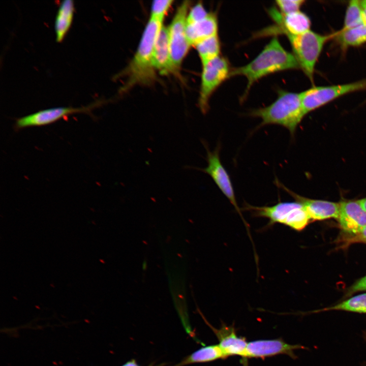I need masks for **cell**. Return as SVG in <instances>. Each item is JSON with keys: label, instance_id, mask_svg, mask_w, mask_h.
<instances>
[{"label": "cell", "instance_id": "30", "mask_svg": "<svg viewBox=\"0 0 366 366\" xmlns=\"http://www.w3.org/2000/svg\"><path fill=\"white\" fill-rule=\"evenodd\" d=\"M121 366H140L138 363L136 362V361L133 359L129 361H128L126 363H125L124 364H123Z\"/></svg>", "mask_w": 366, "mask_h": 366}, {"label": "cell", "instance_id": "15", "mask_svg": "<svg viewBox=\"0 0 366 366\" xmlns=\"http://www.w3.org/2000/svg\"><path fill=\"white\" fill-rule=\"evenodd\" d=\"M153 64L156 70L163 75L175 73L171 56L168 27H161L155 44Z\"/></svg>", "mask_w": 366, "mask_h": 366}, {"label": "cell", "instance_id": "19", "mask_svg": "<svg viewBox=\"0 0 366 366\" xmlns=\"http://www.w3.org/2000/svg\"><path fill=\"white\" fill-rule=\"evenodd\" d=\"M225 358L218 344L211 345L195 351L173 366H185L193 363L208 362Z\"/></svg>", "mask_w": 366, "mask_h": 366}, {"label": "cell", "instance_id": "13", "mask_svg": "<svg viewBox=\"0 0 366 366\" xmlns=\"http://www.w3.org/2000/svg\"><path fill=\"white\" fill-rule=\"evenodd\" d=\"M338 221L345 233H356L366 226V211L359 200L343 201Z\"/></svg>", "mask_w": 366, "mask_h": 366}, {"label": "cell", "instance_id": "33", "mask_svg": "<svg viewBox=\"0 0 366 366\" xmlns=\"http://www.w3.org/2000/svg\"><path fill=\"white\" fill-rule=\"evenodd\" d=\"M148 366H151V365H148Z\"/></svg>", "mask_w": 366, "mask_h": 366}, {"label": "cell", "instance_id": "32", "mask_svg": "<svg viewBox=\"0 0 366 366\" xmlns=\"http://www.w3.org/2000/svg\"><path fill=\"white\" fill-rule=\"evenodd\" d=\"M147 262L146 260H144L142 264V268L143 270H145L147 268Z\"/></svg>", "mask_w": 366, "mask_h": 366}, {"label": "cell", "instance_id": "23", "mask_svg": "<svg viewBox=\"0 0 366 366\" xmlns=\"http://www.w3.org/2000/svg\"><path fill=\"white\" fill-rule=\"evenodd\" d=\"M363 23H364L362 17L360 1H350L347 7L344 26L342 29L354 27Z\"/></svg>", "mask_w": 366, "mask_h": 366}, {"label": "cell", "instance_id": "5", "mask_svg": "<svg viewBox=\"0 0 366 366\" xmlns=\"http://www.w3.org/2000/svg\"><path fill=\"white\" fill-rule=\"evenodd\" d=\"M286 36L300 68L313 81L315 67L323 47L329 39L334 37V34L322 35L309 30L300 35Z\"/></svg>", "mask_w": 366, "mask_h": 366}, {"label": "cell", "instance_id": "27", "mask_svg": "<svg viewBox=\"0 0 366 366\" xmlns=\"http://www.w3.org/2000/svg\"><path fill=\"white\" fill-rule=\"evenodd\" d=\"M363 291H366V276L357 280L348 289L346 296Z\"/></svg>", "mask_w": 366, "mask_h": 366}, {"label": "cell", "instance_id": "10", "mask_svg": "<svg viewBox=\"0 0 366 366\" xmlns=\"http://www.w3.org/2000/svg\"><path fill=\"white\" fill-rule=\"evenodd\" d=\"M102 103L97 101L84 107H58L39 110L16 119L14 128L16 130H19L26 128L46 126L74 113L90 114L92 111Z\"/></svg>", "mask_w": 366, "mask_h": 366}, {"label": "cell", "instance_id": "12", "mask_svg": "<svg viewBox=\"0 0 366 366\" xmlns=\"http://www.w3.org/2000/svg\"><path fill=\"white\" fill-rule=\"evenodd\" d=\"M274 183L278 187L288 193L296 201L302 204L311 220L338 219L340 214V203L302 197L287 188L278 179H275Z\"/></svg>", "mask_w": 366, "mask_h": 366}, {"label": "cell", "instance_id": "29", "mask_svg": "<svg viewBox=\"0 0 366 366\" xmlns=\"http://www.w3.org/2000/svg\"><path fill=\"white\" fill-rule=\"evenodd\" d=\"M362 8V17L364 23H366V0L360 1Z\"/></svg>", "mask_w": 366, "mask_h": 366}, {"label": "cell", "instance_id": "17", "mask_svg": "<svg viewBox=\"0 0 366 366\" xmlns=\"http://www.w3.org/2000/svg\"><path fill=\"white\" fill-rule=\"evenodd\" d=\"M218 23L215 13H209L204 19L198 22L187 24L186 35L190 45H195L200 41L218 35Z\"/></svg>", "mask_w": 366, "mask_h": 366}, {"label": "cell", "instance_id": "11", "mask_svg": "<svg viewBox=\"0 0 366 366\" xmlns=\"http://www.w3.org/2000/svg\"><path fill=\"white\" fill-rule=\"evenodd\" d=\"M305 347L288 344L281 339L258 340L248 342L244 358H263L285 354L294 358L295 351Z\"/></svg>", "mask_w": 366, "mask_h": 366}, {"label": "cell", "instance_id": "3", "mask_svg": "<svg viewBox=\"0 0 366 366\" xmlns=\"http://www.w3.org/2000/svg\"><path fill=\"white\" fill-rule=\"evenodd\" d=\"M163 23L149 18L143 33L138 49L126 73L128 80L123 90L136 84H147L156 77L153 64L155 44Z\"/></svg>", "mask_w": 366, "mask_h": 366}, {"label": "cell", "instance_id": "21", "mask_svg": "<svg viewBox=\"0 0 366 366\" xmlns=\"http://www.w3.org/2000/svg\"><path fill=\"white\" fill-rule=\"evenodd\" d=\"M344 311L360 314H366V293L351 297L336 305L314 311Z\"/></svg>", "mask_w": 366, "mask_h": 366}, {"label": "cell", "instance_id": "18", "mask_svg": "<svg viewBox=\"0 0 366 366\" xmlns=\"http://www.w3.org/2000/svg\"><path fill=\"white\" fill-rule=\"evenodd\" d=\"M74 9V2L72 0H64L60 3L54 23L57 42H61L69 31L73 21Z\"/></svg>", "mask_w": 366, "mask_h": 366}, {"label": "cell", "instance_id": "28", "mask_svg": "<svg viewBox=\"0 0 366 366\" xmlns=\"http://www.w3.org/2000/svg\"><path fill=\"white\" fill-rule=\"evenodd\" d=\"M346 234V239L348 243L362 242L366 243V226L354 234Z\"/></svg>", "mask_w": 366, "mask_h": 366}, {"label": "cell", "instance_id": "20", "mask_svg": "<svg viewBox=\"0 0 366 366\" xmlns=\"http://www.w3.org/2000/svg\"><path fill=\"white\" fill-rule=\"evenodd\" d=\"M334 35V37L342 47L359 46L366 42V23L342 29Z\"/></svg>", "mask_w": 366, "mask_h": 366}, {"label": "cell", "instance_id": "9", "mask_svg": "<svg viewBox=\"0 0 366 366\" xmlns=\"http://www.w3.org/2000/svg\"><path fill=\"white\" fill-rule=\"evenodd\" d=\"M190 3L189 1H185L177 8L168 27L171 59L177 70L181 66L191 46L186 32Z\"/></svg>", "mask_w": 366, "mask_h": 366}, {"label": "cell", "instance_id": "4", "mask_svg": "<svg viewBox=\"0 0 366 366\" xmlns=\"http://www.w3.org/2000/svg\"><path fill=\"white\" fill-rule=\"evenodd\" d=\"M249 211L252 216L269 220L268 225L281 224L300 231L309 224L310 219L300 203L279 202L272 206H256L246 203L241 210Z\"/></svg>", "mask_w": 366, "mask_h": 366}, {"label": "cell", "instance_id": "8", "mask_svg": "<svg viewBox=\"0 0 366 366\" xmlns=\"http://www.w3.org/2000/svg\"><path fill=\"white\" fill-rule=\"evenodd\" d=\"M202 143L207 152V166L203 169L199 168L198 169L207 174L211 177L222 193L232 204L240 215L248 231L249 237L251 239L249 224L243 218L241 209L238 206L236 201L230 177L220 160V145H218L213 151H210L207 143L204 141H202Z\"/></svg>", "mask_w": 366, "mask_h": 366}, {"label": "cell", "instance_id": "7", "mask_svg": "<svg viewBox=\"0 0 366 366\" xmlns=\"http://www.w3.org/2000/svg\"><path fill=\"white\" fill-rule=\"evenodd\" d=\"M366 89V79L350 83L314 86L300 93L305 115L345 94Z\"/></svg>", "mask_w": 366, "mask_h": 366}, {"label": "cell", "instance_id": "22", "mask_svg": "<svg viewBox=\"0 0 366 366\" xmlns=\"http://www.w3.org/2000/svg\"><path fill=\"white\" fill-rule=\"evenodd\" d=\"M202 64L220 55L221 44L218 35L205 39L194 45Z\"/></svg>", "mask_w": 366, "mask_h": 366}, {"label": "cell", "instance_id": "6", "mask_svg": "<svg viewBox=\"0 0 366 366\" xmlns=\"http://www.w3.org/2000/svg\"><path fill=\"white\" fill-rule=\"evenodd\" d=\"M231 70L228 59L221 55L202 64L198 106L203 114L207 112L211 95L230 77Z\"/></svg>", "mask_w": 366, "mask_h": 366}, {"label": "cell", "instance_id": "25", "mask_svg": "<svg viewBox=\"0 0 366 366\" xmlns=\"http://www.w3.org/2000/svg\"><path fill=\"white\" fill-rule=\"evenodd\" d=\"M279 12L282 14H288L299 11L304 3L303 0H279L276 2Z\"/></svg>", "mask_w": 366, "mask_h": 366}, {"label": "cell", "instance_id": "14", "mask_svg": "<svg viewBox=\"0 0 366 366\" xmlns=\"http://www.w3.org/2000/svg\"><path fill=\"white\" fill-rule=\"evenodd\" d=\"M269 14L278 25V32L285 35H300L310 30L309 17L300 11L284 15L272 8L269 10Z\"/></svg>", "mask_w": 366, "mask_h": 366}, {"label": "cell", "instance_id": "24", "mask_svg": "<svg viewBox=\"0 0 366 366\" xmlns=\"http://www.w3.org/2000/svg\"><path fill=\"white\" fill-rule=\"evenodd\" d=\"M173 2L171 0L154 1L151 6L150 18L163 23L164 17Z\"/></svg>", "mask_w": 366, "mask_h": 366}, {"label": "cell", "instance_id": "31", "mask_svg": "<svg viewBox=\"0 0 366 366\" xmlns=\"http://www.w3.org/2000/svg\"><path fill=\"white\" fill-rule=\"evenodd\" d=\"M361 206L366 211V197L360 200H358Z\"/></svg>", "mask_w": 366, "mask_h": 366}, {"label": "cell", "instance_id": "26", "mask_svg": "<svg viewBox=\"0 0 366 366\" xmlns=\"http://www.w3.org/2000/svg\"><path fill=\"white\" fill-rule=\"evenodd\" d=\"M209 13H208L204 8L203 4L200 2L193 6L188 12L187 24H191L198 22L205 18Z\"/></svg>", "mask_w": 366, "mask_h": 366}, {"label": "cell", "instance_id": "1", "mask_svg": "<svg viewBox=\"0 0 366 366\" xmlns=\"http://www.w3.org/2000/svg\"><path fill=\"white\" fill-rule=\"evenodd\" d=\"M299 68V64L293 54L285 50L278 38L274 37L249 63L231 69L230 77L239 75L246 78L247 87L241 98L244 100L251 87L258 80L271 74Z\"/></svg>", "mask_w": 366, "mask_h": 366}, {"label": "cell", "instance_id": "2", "mask_svg": "<svg viewBox=\"0 0 366 366\" xmlns=\"http://www.w3.org/2000/svg\"><path fill=\"white\" fill-rule=\"evenodd\" d=\"M249 115L262 119L257 129L268 125H277L286 128L293 137L306 115L300 93L281 89L273 103L251 111Z\"/></svg>", "mask_w": 366, "mask_h": 366}, {"label": "cell", "instance_id": "16", "mask_svg": "<svg viewBox=\"0 0 366 366\" xmlns=\"http://www.w3.org/2000/svg\"><path fill=\"white\" fill-rule=\"evenodd\" d=\"M212 329L219 340V346L225 358L230 356L245 357L248 342L237 335L233 326L223 324L220 328Z\"/></svg>", "mask_w": 366, "mask_h": 366}]
</instances>
